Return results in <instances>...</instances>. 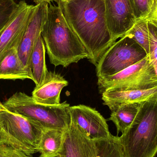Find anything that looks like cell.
<instances>
[{
    "label": "cell",
    "instance_id": "1",
    "mask_svg": "<svg viewBox=\"0 0 157 157\" xmlns=\"http://www.w3.org/2000/svg\"><path fill=\"white\" fill-rule=\"evenodd\" d=\"M58 6L71 28L96 66L102 54L114 42L107 27L104 0H59Z\"/></svg>",
    "mask_w": 157,
    "mask_h": 157
},
{
    "label": "cell",
    "instance_id": "2",
    "mask_svg": "<svg viewBox=\"0 0 157 157\" xmlns=\"http://www.w3.org/2000/svg\"><path fill=\"white\" fill-rule=\"evenodd\" d=\"M51 63L64 68L89 59L86 48L64 18L59 6L48 4L46 22L41 32Z\"/></svg>",
    "mask_w": 157,
    "mask_h": 157
},
{
    "label": "cell",
    "instance_id": "3",
    "mask_svg": "<svg viewBox=\"0 0 157 157\" xmlns=\"http://www.w3.org/2000/svg\"><path fill=\"white\" fill-rule=\"evenodd\" d=\"M124 157H155L157 154V99L143 101L131 126L119 136Z\"/></svg>",
    "mask_w": 157,
    "mask_h": 157
},
{
    "label": "cell",
    "instance_id": "4",
    "mask_svg": "<svg viewBox=\"0 0 157 157\" xmlns=\"http://www.w3.org/2000/svg\"><path fill=\"white\" fill-rule=\"evenodd\" d=\"M11 112L37 124L44 129H67L71 122L70 105L67 101L58 105L38 103L32 97L17 92L3 103Z\"/></svg>",
    "mask_w": 157,
    "mask_h": 157
},
{
    "label": "cell",
    "instance_id": "5",
    "mask_svg": "<svg viewBox=\"0 0 157 157\" xmlns=\"http://www.w3.org/2000/svg\"><path fill=\"white\" fill-rule=\"evenodd\" d=\"M44 128L6 109L0 102V144L28 155L38 152Z\"/></svg>",
    "mask_w": 157,
    "mask_h": 157
},
{
    "label": "cell",
    "instance_id": "6",
    "mask_svg": "<svg viewBox=\"0 0 157 157\" xmlns=\"http://www.w3.org/2000/svg\"><path fill=\"white\" fill-rule=\"evenodd\" d=\"M144 49L127 35L114 42L101 57L96 65L98 78L111 76L147 57Z\"/></svg>",
    "mask_w": 157,
    "mask_h": 157
},
{
    "label": "cell",
    "instance_id": "7",
    "mask_svg": "<svg viewBox=\"0 0 157 157\" xmlns=\"http://www.w3.org/2000/svg\"><path fill=\"white\" fill-rule=\"evenodd\" d=\"M101 93L109 87L121 90H145L157 86V75L149 56L121 71L98 78Z\"/></svg>",
    "mask_w": 157,
    "mask_h": 157
},
{
    "label": "cell",
    "instance_id": "8",
    "mask_svg": "<svg viewBox=\"0 0 157 157\" xmlns=\"http://www.w3.org/2000/svg\"><path fill=\"white\" fill-rule=\"evenodd\" d=\"M36 8V5L28 4L25 1L17 3L10 21L0 32V55L10 49L18 48Z\"/></svg>",
    "mask_w": 157,
    "mask_h": 157
},
{
    "label": "cell",
    "instance_id": "9",
    "mask_svg": "<svg viewBox=\"0 0 157 157\" xmlns=\"http://www.w3.org/2000/svg\"><path fill=\"white\" fill-rule=\"evenodd\" d=\"M107 27L113 42L124 36L136 19L130 0H104Z\"/></svg>",
    "mask_w": 157,
    "mask_h": 157
},
{
    "label": "cell",
    "instance_id": "10",
    "mask_svg": "<svg viewBox=\"0 0 157 157\" xmlns=\"http://www.w3.org/2000/svg\"><path fill=\"white\" fill-rule=\"evenodd\" d=\"M71 121L94 140L108 139L112 135L104 117L95 109L84 105L70 108Z\"/></svg>",
    "mask_w": 157,
    "mask_h": 157
},
{
    "label": "cell",
    "instance_id": "11",
    "mask_svg": "<svg viewBox=\"0 0 157 157\" xmlns=\"http://www.w3.org/2000/svg\"><path fill=\"white\" fill-rule=\"evenodd\" d=\"M48 6V3L46 2L36 5L34 15L17 48L21 61L32 76L30 68V56L39 37L41 35L43 26L47 20Z\"/></svg>",
    "mask_w": 157,
    "mask_h": 157
},
{
    "label": "cell",
    "instance_id": "12",
    "mask_svg": "<svg viewBox=\"0 0 157 157\" xmlns=\"http://www.w3.org/2000/svg\"><path fill=\"white\" fill-rule=\"evenodd\" d=\"M97 153L96 140L71 121L65 131L63 149L60 154L63 157H96Z\"/></svg>",
    "mask_w": 157,
    "mask_h": 157
},
{
    "label": "cell",
    "instance_id": "13",
    "mask_svg": "<svg viewBox=\"0 0 157 157\" xmlns=\"http://www.w3.org/2000/svg\"><path fill=\"white\" fill-rule=\"evenodd\" d=\"M101 94L103 105L111 110L121 104L157 99V86L145 90H121L109 87Z\"/></svg>",
    "mask_w": 157,
    "mask_h": 157
},
{
    "label": "cell",
    "instance_id": "14",
    "mask_svg": "<svg viewBox=\"0 0 157 157\" xmlns=\"http://www.w3.org/2000/svg\"><path fill=\"white\" fill-rule=\"evenodd\" d=\"M68 85V81L60 74L49 71L44 82L39 86L35 87L32 98L38 103L58 105L60 103L62 90Z\"/></svg>",
    "mask_w": 157,
    "mask_h": 157
},
{
    "label": "cell",
    "instance_id": "15",
    "mask_svg": "<svg viewBox=\"0 0 157 157\" xmlns=\"http://www.w3.org/2000/svg\"><path fill=\"white\" fill-rule=\"evenodd\" d=\"M27 78L33 80L19 58L17 49H10L0 55V79Z\"/></svg>",
    "mask_w": 157,
    "mask_h": 157
},
{
    "label": "cell",
    "instance_id": "16",
    "mask_svg": "<svg viewBox=\"0 0 157 157\" xmlns=\"http://www.w3.org/2000/svg\"><path fill=\"white\" fill-rule=\"evenodd\" d=\"M66 129H44L38 149L40 157L55 156L61 152Z\"/></svg>",
    "mask_w": 157,
    "mask_h": 157
},
{
    "label": "cell",
    "instance_id": "17",
    "mask_svg": "<svg viewBox=\"0 0 157 157\" xmlns=\"http://www.w3.org/2000/svg\"><path fill=\"white\" fill-rule=\"evenodd\" d=\"M142 102L121 104L113 108L109 120L116 126L117 135L129 128L136 118Z\"/></svg>",
    "mask_w": 157,
    "mask_h": 157
},
{
    "label": "cell",
    "instance_id": "18",
    "mask_svg": "<svg viewBox=\"0 0 157 157\" xmlns=\"http://www.w3.org/2000/svg\"><path fill=\"white\" fill-rule=\"evenodd\" d=\"M45 55L46 48L41 35L35 45L30 58V70L36 87L39 86L44 82L49 72Z\"/></svg>",
    "mask_w": 157,
    "mask_h": 157
},
{
    "label": "cell",
    "instance_id": "19",
    "mask_svg": "<svg viewBox=\"0 0 157 157\" xmlns=\"http://www.w3.org/2000/svg\"><path fill=\"white\" fill-rule=\"evenodd\" d=\"M98 153L96 157H124L120 137L112 135L108 139L96 140Z\"/></svg>",
    "mask_w": 157,
    "mask_h": 157
},
{
    "label": "cell",
    "instance_id": "20",
    "mask_svg": "<svg viewBox=\"0 0 157 157\" xmlns=\"http://www.w3.org/2000/svg\"><path fill=\"white\" fill-rule=\"evenodd\" d=\"M148 20L147 18L137 19L127 35L138 43L148 55L150 48Z\"/></svg>",
    "mask_w": 157,
    "mask_h": 157
},
{
    "label": "cell",
    "instance_id": "21",
    "mask_svg": "<svg viewBox=\"0 0 157 157\" xmlns=\"http://www.w3.org/2000/svg\"><path fill=\"white\" fill-rule=\"evenodd\" d=\"M17 6L15 0H0V32L7 25Z\"/></svg>",
    "mask_w": 157,
    "mask_h": 157
},
{
    "label": "cell",
    "instance_id": "22",
    "mask_svg": "<svg viewBox=\"0 0 157 157\" xmlns=\"http://www.w3.org/2000/svg\"><path fill=\"white\" fill-rule=\"evenodd\" d=\"M148 31H149V60L153 65L157 75V24L148 20Z\"/></svg>",
    "mask_w": 157,
    "mask_h": 157
},
{
    "label": "cell",
    "instance_id": "23",
    "mask_svg": "<svg viewBox=\"0 0 157 157\" xmlns=\"http://www.w3.org/2000/svg\"><path fill=\"white\" fill-rule=\"evenodd\" d=\"M136 19L146 18L154 0H130Z\"/></svg>",
    "mask_w": 157,
    "mask_h": 157
},
{
    "label": "cell",
    "instance_id": "24",
    "mask_svg": "<svg viewBox=\"0 0 157 157\" xmlns=\"http://www.w3.org/2000/svg\"><path fill=\"white\" fill-rule=\"evenodd\" d=\"M0 157H33L5 145L0 144Z\"/></svg>",
    "mask_w": 157,
    "mask_h": 157
},
{
    "label": "cell",
    "instance_id": "25",
    "mask_svg": "<svg viewBox=\"0 0 157 157\" xmlns=\"http://www.w3.org/2000/svg\"><path fill=\"white\" fill-rule=\"evenodd\" d=\"M146 18L157 24V0H154L150 13Z\"/></svg>",
    "mask_w": 157,
    "mask_h": 157
},
{
    "label": "cell",
    "instance_id": "26",
    "mask_svg": "<svg viewBox=\"0 0 157 157\" xmlns=\"http://www.w3.org/2000/svg\"><path fill=\"white\" fill-rule=\"evenodd\" d=\"M35 3H36L37 4L41 3H50L51 2H53V1H56V0H33Z\"/></svg>",
    "mask_w": 157,
    "mask_h": 157
},
{
    "label": "cell",
    "instance_id": "27",
    "mask_svg": "<svg viewBox=\"0 0 157 157\" xmlns=\"http://www.w3.org/2000/svg\"><path fill=\"white\" fill-rule=\"evenodd\" d=\"M52 157H63V156L61 154H59V155H57L55 156Z\"/></svg>",
    "mask_w": 157,
    "mask_h": 157
},
{
    "label": "cell",
    "instance_id": "28",
    "mask_svg": "<svg viewBox=\"0 0 157 157\" xmlns=\"http://www.w3.org/2000/svg\"><path fill=\"white\" fill-rule=\"evenodd\" d=\"M60 1H63V2H68L73 1V0H60Z\"/></svg>",
    "mask_w": 157,
    "mask_h": 157
}]
</instances>
